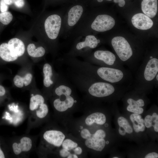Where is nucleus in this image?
Masks as SVG:
<instances>
[{
	"mask_svg": "<svg viewBox=\"0 0 158 158\" xmlns=\"http://www.w3.org/2000/svg\"><path fill=\"white\" fill-rule=\"evenodd\" d=\"M61 158H78L85 157L87 151L79 140L68 134L56 153Z\"/></svg>",
	"mask_w": 158,
	"mask_h": 158,
	"instance_id": "obj_1",
	"label": "nucleus"
},
{
	"mask_svg": "<svg viewBox=\"0 0 158 158\" xmlns=\"http://www.w3.org/2000/svg\"><path fill=\"white\" fill-rule=\"evenodd\" d=\"M68 135L65 130L61 128L50 129L45 130L42 135L45 148L49 152L54 150V152L56 153Z\"/></svg>",
	"mask_w": 158,
	"mask_h": 158,
	"instance_id": "obj_2",
	"label": "nucleus"
},
{
	"mask_svg": "<svg viewBox=\"0 0 158 158\" xmlns=\"http://www.w3.org/2000/svg\"><path fill=\"white\" fill-rule=\"evenodd\" d=\"M111 44L115 52L120 59L125 61L129 59L133 54L131 48L126 40L121 36L113 38Z\"/></svg>",
	"mask_w": 158,
	"mask_h": 158,
	"instance_id": "obj_3",
	"label": "nucleus"
},
{
	"mask_svg": "<svg viewBox=\"0 0 158 158\" xmlns=\"http://www.w3.org/2000/svg\"><path fill=\"white\" fill-rule=\"evenodd\" d=\"M61 24V17L57 14L48 16L44 22V28L48 37L51 39L57 38L59 33Z\"/></svg>",
	"mask_w": 158,
	"mask_h": 158,
	"instance_id": "obj_4",
	"label": "nucleus"
},
{
	"mask_svg": "<svg viewBox=\"0 0 158 158\" xmlns=\"http://www.w3.org/2000/svg\"><path fill=\"white\" fill-rule=\"evenodd\" d=\"M115 90L114 86L109 83L98 82L92 84L88 89L91 95L98 97H107L113 94Z\"/></svg>",
	"mask_w": 158,
	"mask_h": 158,
	"instance_id": "obj_5",
	"label": "nucleus"
},
{
	"mask_svg": "<svg viewBox=\"0 0 158 158\" xmlns=\"http://www.w3.org/2000/svg\"><path fill=\"white\" fill-rule=\"evenodd\" d=\"M114 19L111 16L105 14L99 15L97 16L91 25L93 30L99 32L109 30L114 26Z\"/></svg>",
	"mask_w": 158,
	"mask_h": 158,
	"instance_id": "obj_6",
	"label": "nucleus"
},
{
	"mask_svg": "<svg viewBox=\"0 0 158 158\" xmlns=\"http://www.w3.org/2000/svg\"><path fill=\"white\" fill-rule=\"evenodd\" d=\"M97 72L101 78L111 83L120 81L124 76L122 71L113 68L102 67L98 69Z\"/></svg>",
	"mask_w": 158,
	"mask_h": 158,
	"instance_id": "obj_7",
	"label": "nucleus"
},
{
	"mask_svg": "<svg viewBox=\"0 0 158 158\" xmlns=\"http://www.w3.org/2000/svg\"><path fill=\"white\" fill-rule=\"evenodd\" d=\"M63 100L59 98L56 99L53 102V105L57 112L63 115H66L68 113V111L77 102L71 95L65 96Z\"/></svg>",
	"mask_w": 158,
	"mask_h": 158,
	"instance_id": "obj_8",
	"label": "nucleus"
},
{
	"mask_svg": "<svg viewBox=\"0 0 158 158\" xmlns=\"http://www.w3.org/2000/svg\"><path fill=\"white\" fill-rule=\"evenodd\" d=\"M131 22L135 28L141 30L149 29L152 26L153 24L150 18L141 13L134 15L131 19Z\"/></svg>",
	"mask_w": 158,
	"mask_h": 158,
	"instance_id": "obj_9",
	"label": "nucleus"
},
{
	"mask_svg": "<svg viewBox=\"0 0 158 158\" xmlns=\"http://www.w3.org/2000/svg\"><path fill=\"white\" fill-rule=\"evenodd\" d=\"M78 120L83 124L87 126H90L93 124L102 125L105 124L106 118L104 114L96 112L88 115L85 114Z\"/></svg>",
	"mask_w": 158,
	"mask_h": 158,
	"instance_id": "obj_10",
	"label": "nucleus"
},
{
	"mask_svg": "<svg viewBox=\"0 0 158 158\" xmlns=\"http://www.w3.org/2000/svg\"><path fill=\"white\" fill-rule=\"evenodd\" d=\"M158 72V59L156 58H152L148 61L144 70V76L147 81L152 80Z\"/></svg>",
	"mask_w": 158,
	"mask_h": 158,
	"instance_id": "obj_11",
	"label": "nucleus"
},
{
	"mask_svg": "<svg viewBox=\"0 0 158 158\" xmlns=\"http://www.w3.org/2000/svg\"><path fill=\"white\" fill-rule=\"evenodd\" d=\"M32 141L28 137L22 138L19 142H15L12 145L13 152L16 155H19L22 152H28L32 148Z\"/></svg>",
	"mask_w": 158,
	"mask_h": 158,
	"instance_id": "obj_12",
	"label": "nucleus"
},
{
	"mask_svg": "<svg viewBox=\"0 0 158 158\" xmlns=\"http://www.w3.org/2000/svg\"><path fill=\"white\" fill-rule=\"evenodd\" d=\"M141 5L142 10L145 15L150 18L156 15L158 10L157 0H143Z\"/></svg>",
	"mask_w": 158,
	"mask_h": 158,
	"instance_id": "obj_13",
	"label": "nucleus"
},
{
	"mask_svg": "<svg viewBox=\"0 0 158 158\" xmlns=\"http://www.w3.org/2000/svg\"><path fill=\"white\" fill-rule=\"evenodd\" d=\"M83 11V8L80 5H77L72 7L68 13V25L70 27L75 25L81 18Z\"/></svg>",
	"mask_w": 158,
	"mask_h": 158,
	"instance_id": "obj_14",
	"label": "nucleus"
},
{
	"mask_svg": "<svg viewBox=\"0 0 158 158\" xmlns=\"http://www.w3.org/2000/svg\"><path fill=\"white\" fill-rule=\"evenodd\" d=\"M8 44L9 48L13 55L19 57L24 53L25 45L20 40L17 38H12L9 40Z\"/></svg>",
	"mask_w": 158,
	"mask_h": 158,
	"instance_id": "obj_15",
	"label": "nucleus"
},
{
	"mask_svg": "<svg viewBox=\"0 0 158 158\" xmlns=\"http://www.w3.org/2000/svg\"><path fill=\"white\" fill-rule=\"evenodd\" d=\"M94 56L97 59L103 61L109 65L114 64L116 60L114 54L108 51H97L95 52Z\"/></svg>",
	"mask_w": 158,
	"mask_h": 158,
	"instance_id": "obj_16",
	"label": "nucleus"
},
{
	"mask_svg": "<svg viewBox=\"0 0 158 158\" xmlns=\"http://www.w3.org/2000/svg\"><path fill=\"white\" fill-rule=\"evenodd\" d=\"M0 56L3 60L8 62L15 61L18 57L12 54L6 43H2L0 45Z\"/></svg>",
	"mask_w": 158,
	"mask_h": 158,
	"instance_id": "obj_17",
	"label": "nucleus"
},
{
	"mask_svg": "<svg viewBox=\"0 0 158 158\" xmlns=\"http://www.w3.org/2000/svg\"><path fill=\"white\" fill-rule=\"evenodd\" d=\"M97 39L93 35H89L87 36L84 42L78 43L76 48L78 50H80L86 47H89L91 48H94L98 45Z\"/></svg>",
	"mask_w": 158,
	"mask_h": 158,
	"instance_id": "obj_18",
	"label": "nucleus"
},
{
	"mask_svg": "<svg viewBox=\"0 0 158 158\" xmlns=\"http://www.w3.org/2000/svg\"><path fill=\"white\" fill-rule=\"evenodd\" d=\"M27 52L29 55L31 56L35 57H42L44 55L45 51L42 47H40L36 49V47L33 44H30L27 47Z\"/></svg>",
	"mask_w": 158,
	"mask_h": 158,
	"instance_id": "obj_19",
	"label": "nucleus"
},
{
	"mask_svg": "<svg viewBox=\"0 0 158 158\" xmlns=\"http://www.w3.org/2000/svg\"><path fill=\"white\" fill-rule=\"evenodd\" d=\"M43 72L44 77V84L46 87H49L53 83L51 78L52 73V68L50 65L47 63L45 64L43 68Z\"/></svg>",
	"mask_w": 158,
	"mask_h": 158,
	"instance_id": "obj_20",
	"label": "nucleus"
},
{
	"mask_svg": "<svg viewBox=\"0 0 158 158\" xmlns=\"http://www.w3.org/2000/svg\"><path fill=\"white\" fill-rule=\"evenodd\" d=\"M44 102V99L42 95L37 94L32 96L30 99L29 109L31 111L36 110Z\"/></svg>",
	"mask_w": 158,
	"mask_h": 158,
	"instance_id": "obj_21",
	"label": "nucleus"
},
{
	"mask_svg": "<svg viewBox=\"0 0 158 158\" xmlns=\"http://www.w3.org/2000/svg\"><path fill=\"white\" fill-rule=\"evenodd\" d=\"M118 123L120 127L122 128L128 133H131L133 131V129L127 120L125 118L121 116L118 119Z\"/></svg>",
	"mask_w": 158,
	"mask_h": 158,
	"instance_id": "obj_22",
	"label": "nucleus"
},
{
	"mask_svg": "<svg viewBox=\"0 0 158 158\" xmlns=\"http://www.w3.org/2000/svg\"><path fill=\"white\" fill-rule=\"evenodd\" d=\"M49 113V109L47 105L44 103L40 105L36 110V114L37 117L40 119L45 118Z\"/></svg>",
	"mask_w": 158,
	"mask_h": 158,
	"instance_id": "obj_23",
	"label": "nucleus"
},
{
	"mask_svg": "<svg viewBox=\"0 0 158 158\" xmlns=\"http://www.w3.org/2000/svg\"><path fill=\"white\" fill-rule=\"evenodd\" d=\"M55 92L58 96H60L63 95L66 96L71 95L72 93V90L69 87L65 85H61L56 88Z\"/></svg>",
	"mask_w": 158,
	"mask_h": 158,
	"instance_id": "obj_24",
	"label": "nucleus"
},
{
	"mask_svg": "<svg viewBox=\"0 0 158 158\" xmlns=\"http://www.w3.org/2000/svg\"><path fill=\"white\" fill-rule=\"evenodd\" d=\"M13 19V16L9 12L6 11L0 13V22L7 25L9 24Z\"/></svg>",
	"mask_w": 158,
	"mask_h": 158,
	"instance_id": "obj_25",
	"label": "nucleus"
},
{
	"mask_svg": "<svg viewBox=\"0 0 158 158\" xmlns=\"http://www.w3.org/2000/svg\"><path fill=\"white\" fill-rule=\"evenodd\" d=\"M127 109L130 112L138 114H142L143 112L142 108L136 105L129 104L127 107Z\"/></svg>",
	"mask_w": 158,
	"mask_h": 158,
	"instance_id": "obj_26",
	"label": "nucleus"
},
{
	"mask_svg": "<svg viewBox=\"0 0 158 158\" xmlns=\"http://www.w3.org/2000/svg\"><path fill=\"white\" fill-rule=\"evenodd\" d=\"M127 102L129 104L136 105L140 107L144 106L145 104L144 101L141 99L135 101L131 98H129L128 99Z\"/></svg>",
	"mask_w": 158,
	"mask_h": 158,
	"instance_id": "obj_27",
	"label": "nucleus"
},
{
	"mask_svg": "<svg viewBox=\"0 0 158 158\" xmlns=\"http://www.w3.org/2000/svg\"><path fill=\"white\" fill-rule=\"evenodd\" d=\"M15 85L17 87L21 88L23 87V77L18 75H16L13 79Z\"/></svg>",
	"mask_w": 158,
	"mask_h": 158,
	"instance_id": "obj_28",
	"label": "nucleus"
},
{
	"mask_svg": "<svg viewBox=\"0 0 158 158\" xmlns=\"http://www.w3.org/2000/svg\"><path fill=\"white\" fill-rule=\"evenodd\" d=\"M152 117V126L154 129V130L158 132V115L156 113H153Z\"/></svg>",
	"mask_w": 158,
	"mask_h": 158,
	"instance_id": "obj_29",
	"label": "nucleus"
},
{
	"mask_svg": "<svg viewBox=\"0 0 158 158\" xmlns=\"http://www.w3.org/2000/svg\"><path fill=\"white\" fill-rule=\"evenodd\" d=\"M32 78V75L29 73H27L23 77V83L25 86L28 85L31 83Z\"/></svg>",
	"mask_w": 158,
	"mask_h": 158,
	"instance_id": "obj_30",
	"label": "nucleus"
},
{
	"mask_svg": "<svg viewBox=\"0 0 158 158\" xmlns=\"http://www.w3.org/2000/svg\"><path fill=\"white\" fill-rule=\"evenodd\" d=\"M141 118V116L136 113L132 114L130 116V119L133 123L136 121L138 124H140V121Z\"/></svg>",
	"mask_w": 158,
	"mask_h": 158,
	"instance_id": "obj_31",
	"label": "nucleus"
},
{
	"mask_svg": "<svg viewBox=\"0 0 158 158\" xmlns=\"http://www.w3.org/2000/svg\"><path fill=\"white\" fill-rule=\"evenodd\" d=\"M145 126L147 128H150L152 126V117L150 115L147 116L144 120Z\"/></svg>",
	"mask_w": 158,
	"mask_h": 158,
	"instance_id": "obj_32",
	"label": "nucleus"
},
{
	"mask_svg": "<svg viewBox=\"0 0 158 158\" xmlns=\"http://www.w3.org/2000/svg\"><path fill=\"white\" fill-rule=\"evenodd\" d=\"M12 3L17 7L21 8L23 7L24 4L25 2L24 0H11Z\"/></svg>",
	"mask_w": 158,
	"mask_h": 158,
	"instance_id": "obj_33",
	"label": "nucleus"
},
{
	"mask_svg": "<svg viewBox=\"0 0 158 158\" xmlns=\"http://www.w3.org/2000/svg\"><path fill=\"white\" fill-rule=\"evenodd\" d=\"M8 7L4 2V0H1L0 2V10L2 12L7 11Z\"/></svg>",
	"mask_w": 158,
	"mask_h": 158,
	"instance_id": "obj_34",
	"label": "nucleus"
},
{
	"mask_svg": "<svg viewBox=\"0 0 158 158\" xmlns=\"http://www.w3.org/2000/svg\"><path fill=\"white\" fill-rule=\"evenodd\" d=\"M158 157V154L155 152H152L147 154L145 156V158H157Z\"/></svg>",
	"mask_w": 158,
	"mask_h": 158,
	"instance_id": "obj_35",
	"label": "nucleus"
},
{
	"mask_svg": "<svg viewBox=\"0 0 158 158\" xmlns=\"http://www.w3.org/2000/svg\"><path fill=\"white\" fill-rule=\"evenodd\" d=\"M114 1L115 3H118V6L120 7H123L125 4L124 0H114Z\"/></svg>",
	"mask_w": 158,
	"mask_h": 158,
	"instance_id": "obj_36",
	"label": "nucleus"
},
{
	"mask_svg": "<svg viewBox=\"0 0 158 158\" xmlns=\"http://www.w3.org/2000/svg\"><path fill=\"white\" fill-rule=\"evenodd\" d=\"M138 125L140 131L143 132L144 131L145 127V125L143 124H138Z\"/></svg>",
	"mask_w": 158,
	"mask_h": 158,
	"instance_id": "obj_37",
	"label": "nucleus"
},
{
	"mask_svg": "<svg viewBox=\"0 0 158 158\" xmlns=\"http://www.w3.org/2000/svg\"><path fill=\"white\" fill-rule=\"evenodd\" d=\"M5 93V90L2 86L0 85V96L4 95Z\"/></svg>",
	"mask_w": 158,
	"mask_h": 158,
	"instance_id": "obj_38",
	"label": "nucleus"
},
{
	"mask_svg": "<svg viewBox=\"0 0 158 158\" xmlns=\"http://www.w3.org/2000/svg\"><path fill=\"white\" fill-rule=\"evenodd\" d=\"M133 127L135 131L137 133H138L140 132L138 125L136 124L135 123V122L133 123Z\"/></svg>",
	"mask_w": 158,
	"mask_h": 158,
	"instance_id": "obj_39",
	"label": "nucleus"
},
{
	"mask_svg": "<svg viewBox=\"0 0 158 158\" xmlns=\"http://www.w3.org/2000/svg\"><path fill=\"white\" fill-rule=\"evenodd\" d=\"M118 131L119 134L122 135H124L126 134V131L124 130H122L121 127H120Z\"/></svg>",
	"mask_w": 158,
	"mask_h": 158,
	"instance_id": "obj_40",
	"label": "nucleus"
},
{
	"mask_svg": "<svg viewBox=\"0 0 158 158\" xmlns=\"http://www.w3.org/2000/svg\"><path fill=\"white\" fill-rule=\"evenodd\" d=\"M5 157V156L4 152L0 147V158H4Z\"/></svg>",
	"mask_w": 158,
	"mask_h": 158,
	"instance_id": "obj_41",
	"label": "nucleus"
},
{
	"mask_svg": "<svg viewBox=\"0 0 158 158\" xmlns=\"http://www.w3.org/2000/svg\"><path fill=\"white\" fill-rule=\"evenodd\" d=\"M4 2L8 5H11L13 4L11 0H4Z\"/></svg>",
	"mask_w": 158,
	"mask_h": 158,
	"instance_id": "obj_42",
	"label": "nucleus"
},
{
	"mask_svg": "<svg viewBox=\"0 0 158 158\" xmlns=\"http://www.w3.org/2000/svg\"><path fill=\"white\" fill-rule=\"evenodd\" d=\"M103 0H97V1L99 2H102ZM107 1H111L112 0H106Z\"/></svg>",
	"mask_w": 158,
	"mask_h": 158,
	"instance_id": "obj_43",
	"label": "nucleus"
},
{
	"mask_svg": "<svg viewBox=\"0 0 158 158\" xmlns=\"http://www.w3.org/2000/svg\"><path fill=\"white\" fill-rule=\"evenodd\" d=\"M104 126L106 127H107L108 126V124L107 123H106L104 124Z\"/></svg>",
	"mask_w": 158,
	"mask_h": 158,
	"instance_id": "obj_44",
	"label": "nucleus"
},
{
	"mask_svg": "<svg viewBox=\"0 0 158 158\" xmlns=\"http://www.w3.org/2000/svg\"><path fill=\"white\" fill-rule=\"evenodd\" d=\"M109 142L108 141H107L106 142V144L108 145L109 144Z\"/></svg>",
	"mask_w": 158,
	"mask_h": 158,
	"instance_id": "obj_45",
	"label": "nucleus"
},
{
	"mask_svg": "<svg viewBox=\"0 0 158 158\" xmlns=\"http://www.w3.org/2000/svg\"><path fill=\"white\" fill-rule=\"evenodd\" d=\"M157 75H156V79L158 81V74H157Z\"/></svg>",
	"mask_w": 158,
	"mask_h": 158,
	"instance_id": "obj_46",
	"label": "nucleus"
},
{
	"mask_svg": "<svg viewBox=\"0 0 158 158\" xmlns=\"http://www.w3.org/2000/svg\"><path fill=\"white\" fill-rule=\"evenodd\" d=\"M97 42H98V44L100 42V40H99V39L97 40Z\"/></svg>",
	"mask_w": 158,
	"mask_h": 158,
	"instance_id": "obj_47",
	"label": "nucleus"
},
{
	"mask_svg": "<svg viewBox=\"0 0 158 158\" xmlns=\"http://www.w3.org/2000/svg\"><path fill=\"white\" fill-rule=\"evenodd\" d=\"M118 157H113V158H118Z\"/></svg>",
	"mask_w": 158,
	"mask_h": 158,
	"instance_id": "obj_48",
	"label": "nucleus"
}]
</instances>
